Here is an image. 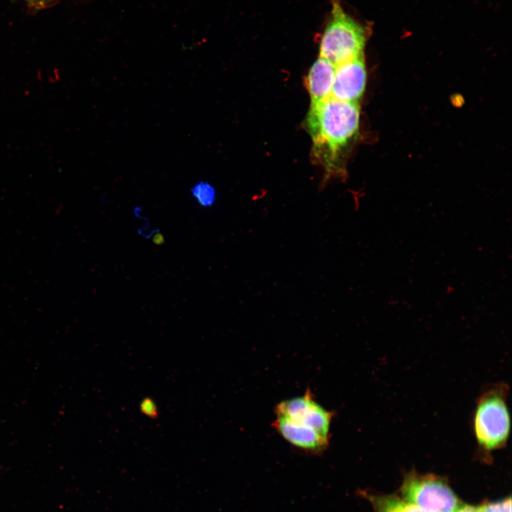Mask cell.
<instances>
[{"label": "cell", "instance_id": "11", "mask_svg": "<svg viewBox=\"0 0 512 512\" xmlns=\"http://www.w3.org/2000/svg\"><path fill=\"white\" fill-rule=\"evenodd\" d=\"M479 512H511L510 497L501 501L487 503L478 507Z\"/></svg>", "mask_w": 512, "mask_h": 512}, {"label": "cell", "instance_id": "10", "mask_svg": "<svg viewBox=\"0 0 512 512\" xmlns=\"http://www.w3.org/2000/svg\"><path fill=\"white\" fill-rule=\"evenodd\" d=\"M191 193L196 202L204 208L213 206L216 201V190L208 181H200L194 183L191 188Z\"/></svg>", "mask_w": 512, "mask_h": 512}, {"label": "cell", "instance_id": "4", "mask_svg": "<svg viewBox=\"0 0 512 512\" xmlns=\"http://www.w3.org/2000/svg\"><path fill=\"white\" fill-rule=\"evenodd\" d=\"M400 492L401 498L424 512H454L461 506L448 484L432 474H408Z\"/></svg>", "mask_w": 512, "mask_h": 512}, {"label": "cell", "instance_id": "13", "mask_svg": "<svg viewBox=\"0 0 512 512\" xmlns=\"http://www.w3.org/2000/svg\"><path fill=\"white\" fill-rule=\"evenodd\" d=\"M454 512H479L478 507L461 505Z\"/></svg>", "mask_w": 512, "mask_h": 512}, {"label": "cell", "instance_id": "9", "mask_svg": "<svg viewBox=\"0 0 512 512\" xmlns=\"http://www.w3.org/2000/svg\"><path fill=\"white\" fill-rule=\"evenodd\" d=\"M366 495L372 504L373 512H424L395 495Z\"/></svg>", "mask_w": 512, "mask_h": 512}, {"label": "cell", "instance_id": "1", "mask_svg": "<svg viewBox=\"0 0 512 512\" xmlns=\"http://www.w3.org/2000/svg\"><path fill=\"white\" fill-rule=\"evenodd\" d=\"M360 110L357 102L332 97L311 103L305 125L313 142V152L324 164L326 179L342 176L336 164L341 150L356 134Z\"/></svg>", "mask_w": 512, "mask_h": 512}, {"label": "cell", "instance_id": "3", "mask_svg": "<svg viewBox=\"0 0 512 512\" xmlns=\"http://www.w3.org/2000/svg\"><path fill=\"white\" fill-rule=\"evenodd\" d=\"M367 38L364 26L350 16L338 0H332L329 21L319 42V57L334 65L363 55Z\"/></svg>", "mask_w": 512, "mask_h": 512}, {"label": "cell", "instance_id": "8", "mask_svg": "<svg viewBox=\"0 0 512 512\" xmlns=\"http://www.w3.org/2000/svg\"><path fill=\"white\" fill-rule=\"evenodd\" d=\"M336 65L319 57L311 65L306 78V86L311 103L323 101L331 95Z\"/></svg>", "mask_w": 512, "mask_h": 512}, {"label": "cell", "instance_id": "15", "mask_svg": "<svg viewBox=\"0 0 512 512\" xmlns=\"http://www.w3.org/2000/svg\"><path fill=\"white\" fill-rule=\"evenodd\" d=\"M55 0H36L38 9L46 8L51 4V2Z\"/></svg>", "mask_w": 512, "mask_h": 512}, {"label": "cell", "instance_id": "16", "mask_svg": "<svg viewBox=\"0 0 512 512\" xmlns=\"http://www.w3.org/2000/svg\"><path fill=\"white\" fill-rule=\"evenodd\" d=\"M30 6H32L35 9H38V5L36 1V0H24Z\"/></svg>", "mask_w": 512, "mask_h": 512}, {"label": "cell", "instance_id": "12", "mask_svg": "<svg viewBox=\"0 0 512 512\" xmlns=\"http://www.w3.org/2000/svg\"><path fill=\"white\" fill-rule=\"evenodd\" d=\"M142 413L150 418H156L158 416L159 410L156 403L149 398H144L139 405Z\"/></svg>", "mask_w": 512, "mask_h": 512}, {"label": "cell", "instance_id": "14", "mask_svg": "<svg viewBox=\"0 0 512 512\" xmlns=\"http://www.w3.org/2000/svg\"><path fill=\"white\" fill-rule=\"evenodd\" d=\"M153 242L156 245H159L164 242V237L161 233H157L154 237H153Z\"/></svg>", "mask_w": 512, "mask_h": 512}, {"label": "cell", "instance_id": "6", "mask_svg": "<svg viewBox=\"0 0 512 512\" xmlns=\"http://www.w3.org/2000/svg\"><path fill=\"white\" fill-rule=\"evenodd\" d=\"M366 83L363 55L336 66L331 97L346 102H355L362 96Z\"/></svg>", "mask_w": 512, "mask_h": 512}, {"label": "cell", "instance_id": "7", "mask_svg": "<svg viewBox=\"0 0 512 512\" xmlns=\"http://www.w3.org/2000/svg\"><path fill=\"white\" fill-rule=\"evenodd\" d=\"M273 427L291 444L311 454L324 452L329 444V439L323 437L314 430L279 415H276Z\"/></svg>", "mask_w": 512, "mask_h": 512}, {"label": "cell", "instance_id": "2", "mask_svg": "<svg viewBox=\"0 0 512 512\" xmlns=\"http://www.w3.org/2000/svg\"><path fill=\"white\" fill-rule=\"evenodd\" d=\"M509 387L504 382L491 384L479 395L471 427L478 447L487 452L504 447L511 430L508 405Z\"/></svg>", "mask_w": 512, "mask_h": 512}, {"label": "cell", "instance_id": "5", "mask_svg": "<svg viewBox=\"0 0 512 512\" xmlns=\"http://www.w3.org/2000/svg\"><path fill=\"white\" fill-rule=\"evenodd\" d=\"M274 412L276 415L311 428L323 437L330 439L331 425L334 414L320 405L309 390H306L303 395L280 402Z\"/></svg>", "mask_w": 512, "mask_h": 512}]
</instances>
